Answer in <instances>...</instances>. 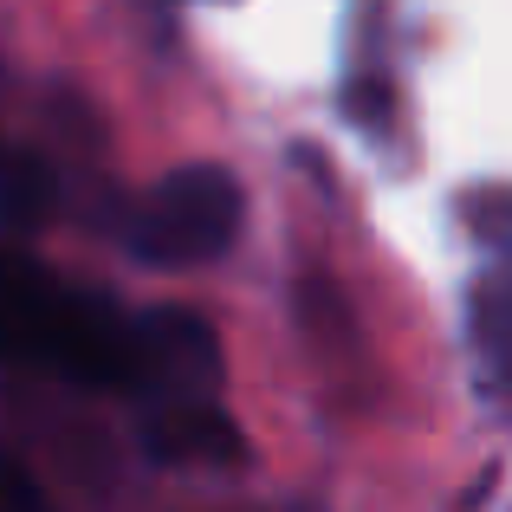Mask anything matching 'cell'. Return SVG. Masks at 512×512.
<instances>
[{
  "instance_id": "8992f818",
  "label": "cell",
  "mask_w": 512,
  "mask_h": 512,
  "mask_svg": "<svg viewBox=\"0 0 512 512\" xmlns=\"http://www.w3.org/2000/svg\"><path fill=\"white\" fill-rule=\"evenodd\" d=\"M467 338H474L480 363L493 370V383L512 389V260H493V273L474 279V292H467Z\"/></svg>"
},
{
  "instance_id": "ba28073f",
  "label": "cell",
  "mask_w": 512,
  "mask_h": 512,
  "mask_svg": "<svg viewBox=\"0 0 512 512\" xmlns=\"http://www.w3.org/2000/svg\"><path fill=\"white\" fill-rule=\"evenodd\" d=\"M46 506V493H39V480L26 474V461L0 441V512H39Z\"/></svg>"
},
{
  "instance_id": "5b68a950",
  "label": "cell",
  "mask_w": 512,
  "mask_h": 512,
  "mask_svg": "<svg viewBox=\"0 0 512 512\" xmlns=\"http://www.w3.org/2000/svg\"><path fill=\"white\" fill-rule=\"evenodd\" d=\"M59 175L39 150H0V240H20L52 221Z\"/></svg>"
},
{
  "instance_id": "6da1fadb",
  "label": "cell",
  "mask_w": 512,
  "mask_h": 512,
  "mask_svg": "<svg viewBox=\"0 0 512 512\" xmlns=\"http://www.w3.org/2000/svg\"><path fill=\"white\" fill-rule=\"evenodd\" d=\"M130 350H137V318H124L104 292L72 286L26 253H0V363L124 396Z\"/></svg>"
},
{
  "instance_id": "9c48e42d",
  "label": "cell",
  "mask_w": 512,
  "mask_h": 512,
  "mask_svg": "<svg viewBox=\"0 0 512 512\" xmlns=\"http://www.w3.org/2000/svg\"><path fill=\"white\" fill-rule=\"evenodd\" d=\"M0 91H7V72H0Z\"/></svg>"
},
{
  "instance_id": "52a82bcc",
  "label": "cell",
  "mask_w": 512,
  "mask_h": 512,
  "mask_svg": "<svg viewBox=\"0 0 512 512\" xmlns=\"http://www.w3.org/2000/svg\"><path fill=\"white\" fill-rule=\"evenodd\" d=\"M461 221L493 260H512V188H474L467 208H461Z\"/></svg>"
},
{
  "instance_id": "277c9868",
  "label": "cell",
  "mask_w": 512,
  "mask_h": 512,
  "mask_svg": "<svg viewBox=\"0 0 512 512\" xmlns=\"http://www.w3.org/2000/svg\"><path fill=\"white\" fill-rule=\"evenodd\" d=\"M143 454L156 467H234L247 454L240 428L214 409V396L143 409Z\"/></svg>"
},
{
  "instance_id": "7a4b0ae2",
  "label": "cell",
  "mask_w": 512,
  "mask_h": 512,
  "mask_svg": "<svg viewBox=\"0 0 512 512\" xmlns=\"http://www.w3.org/2000/svg\"><path fill=\"white\" fill-rule=\"evenodd\" d=\"M234 234H240V182L214 163L169 169L124 221V247L150 266H208L234 247Z\"/></svg>"
},
{
  "instance_id": "3957f363",
  "label": "cell",
  "mask_w": 512,
  "mask_h": 512,
  "mask_svg": "<svg viewBox=\"0 0 512 512\" xmlns=\"http://www.w3.org/2000/svg\"><path fill=\"white\" fill-rule=\"evenodd\" d=\"M221 389V344L201 325L195 312H143L137 318V350H130V389L143 409H163V402H195Z\"/></svg>"
}]
</instances>
